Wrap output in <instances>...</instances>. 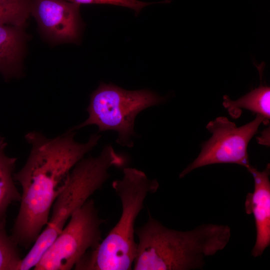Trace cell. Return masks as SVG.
Segmentation results:
<instances>
[{"label":"cell","instance_id":"6da1fadb","mask_svg":"<svg viewBox=\"0 0 270 270\" xmlns=\"http://www.w3.org/2000/svg\"><path fill=\"white\" fill-rule=\"evenodd\" d=\"M74 134L72 129L53 138L36 132L26 135L30 152L24 166L14 174L22 187L20 208L10 236L18 246L28 248L33 244L46 224L71 170L100 138L94 134L81 144L74 140Z\"/></svg>","mask_w":270,"mask_h":270},{"label":"cell","instance_id":"7a4b0ae2","mask_svg":"<svg viewBox=\"0 0 270 270\" xmlns=\"http://www.w3.org/2000/svg\"><path fill=\"white\" fill-rule=\"evenodd\" d=\"M135 234L138 242L133 270H190L202 268L206 257L222 250L231 231L228 226L212 224L188 231L172 230L149 214Z\"/></svg>","mask_w":270,"mask_h":270},{"label":"cell","instance_id":"3957f363","mask_svg":"<svg viewBox=\"0 0 270 270\" xmlns=\"http://www.w3.org/2000/svg\"><path fill=\"white\" fill-rule=\"evenodd\" d=\"M123 174L122 179L112 183L121 202L119 220L96 248L86 252L74 267L75 270L132 269L137 248L135 222L144 208L148 194L156 192L159 184L134 168H124Z\"/></svg>","mask_w":270,"mask_h":270},{"label":"cell","instance_id":"277c9868","mask_svg":"<svg viewBox=\"0 0 270 270\" xmlns=\"http://www.w3.org/2000/svg\"><path fill=\"white\" fill-rule=\"evenodd\" d=\"M126 162L111 145L105 146L96 157L84 158L71 170L66 184L54 200L48 220L24 257L18 270L34 268L45 251L80 208L109 178L112 166L122 167Z\"/></svg>","mask_w":270,"mask_h":270},{"label":"cell","instance_id":"5b68a950","mask_svg":"<svg viewBox=\"0 0 270 270\" xmlns=\"http://www.w3.org/2000/svg\"><path fill=\"white\" fill-rule=\"evenodd\" d=\"M164 100V97L148 90H128L113 84L100 83L90 95L86 109L88 117L72 130L95 124L100 132H116V142L131 148L134 144L132 136L135 134L134 128L136 116Z\"/></svg>","mask_w":270,"mask_h":270},{"label":"cell","instance_id":"8992f818","mask_svg":"<svg viewBox=\"0 0 270 270\" xmlns=\"http://www.w3.org/2000/svg\"><path fill=\"white\" fill-rule=\"evenodd\" d=\"M100 218L94 201L88 199L71 216L68 222L45 251L34 270H70L86 252L102 240Z\"/></svg>","mask_w":270,"mask_h":270},{"label":"cell","instance_id":"52a82bcc","mask_svg":"<svg viewBox=\"0 0 270 270\" xmlns=\"http://www.w3.org/2000/svg\"><path fill=\"white\" fill-rule=\"evenodd\" d=\"M261 123L264 124V119L260 114L239 127L224 116L210 122L206 128L212 136L202 144L198 157L181 172L180 178L212 164H235L248 168L252 166L248 152V143Z\"/></svg>","mask_w":270,"mask_h":270},{"label":"cell","instance_id":"ba28073f","mask_svg":"<svg viewBox=\"0 0 270 270\" xmlns=\"http://www.w3.org/2000/svg\"><path fill=\"white\" fill-rule=\"evenodd\" d=\"M80 4L64 0H36L32 14L43 31L57 41L74 42L80 29Z\"/></svg>","mask_w":270,"mask_h":270},{"label":"cell","instance_id":"9c48e42d","mask_svg":"<svg viewBox=\"0 0 270 270\" xmlns=\"http://www.w3.org/2000/svg\"><path fill=\"white\" fill-rule=\"evenodd\" d=\"M247 170L254 178V190L248 193L244 207L246 212L253 214L254 218L256 240L252 255L256 258L261 256L270 244V164L262 171L252 166Z\"/></svg>","mask_w":270,"mask_h":270},{"label":"cell","instance_id":"30bf717a","mask_svg":"<svg viewBox=\"0 0 270 270\" xmlns=\"http://www.w3.org/2000/svg\"><path fill=\"white\" fill-rule=\"evenodd\" d=\"M7 143L0 136V226H6L7 210L14 202H20L21 194L14 182L16 158L5 153Z\"/></svg>","mask_w":270,"mask_h":270},{"label":"cell","instance_id":"8fae6325","mask_svg":"<svg viewBox=\"0 0 270 270\" xmlns=\"http://www.w3.org/2000/svg\"><path fill=\"white\" fill-rule=\"evenodd\" d=\"M222 104L232 116L238 118L241 109L245 108L263 116L264 124H268L270 118V88L261 84L235 100L224 96Z\"/></svg>","mask_w":270,"mask_h":270},{"label":"cell","instance_id":"7c38bea8","mask_svg":"<svg viewBox=\"0 0 270 270\" xmlns=\"http://www.w3.org/2000/svg\"><path fill=\"white\" fill-rule=\"evenodd\" d=\"M22 40L19 26L0 24V72L6 77L16 72L22 53Z\"/></svg>","mask_w":270,"mask_h":270},{"label":"cell","instance_id":"4fadbf2b","mask_svg":"<svg viewBox=\"0 0 270 270\" xmlns=\"http://www.w3.org/2000/svg\"><path fill=\"white\" fill-rule=\"evenodd\" d=\"M30 10L26 0H0V24L20 26L25 22Z\"/></svg>","mask_w":270,"mask_h":270},{"label":"cell","instance_id":"5bb4252c","mask_svg":"<svg viewBox=\"0 0 270 270\" xmlns=\"http://www.w3.org/2000/svg\"><path fill=\"white\" fill-rule=\"evenodd\" d=\"M18 245L0 226V270H18L22 260Z\"/></svg>","mask_w":270,"mask_h":270},{"label":"cell","instance_id":"9a60e30c","mask_svg":"<svg viewBox=\"0 0 270 270\" xmlns=\"http://www.w3.org/2000/svg\"><path fill=\"white\" fill-rule=\"evenodd\" d=\"M71 2L80 4H107L121 6L131 8L136 14L144 7L152 4L138 0H64Z\"/></svg>","mask_w":270,"mask_h":270},{"label":"cell","instance_id":"2e32d148","mask_svg":"<svg viewBox=\"0 0 270 270\" xmlns=\"http://www.w3.org/2000/svg\"><path fill=\"white\" fill-rule=\"evenodd\" d=\"M257 140L260 144L270 146V127L262 132L261 136L258 137Z\"/></svg>","mask_w":270,"mask_h":270}]
</instances>
